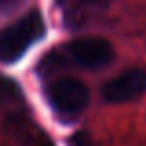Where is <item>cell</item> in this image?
<instances>
[{
  "mask_svg": "<svg viewBox=\"0 0 146 146\" xmlns=\"http://www.w3.org/2000/svg\"><path fill=\"white\" fill-rule=\"evenodd\" d=\"M44 21L37 9L24 13L19 21L9 24L0 32V61L2 63H15L24 52L43 39L44 35Z\"/></svg>",
  "mask_w": 146,
  "mask_h": 146,
  "instance_id": "6da1fadb",
  "label": "cell"
},
{
  "mask_svg": "<svg viewBox=\"0 0 146 146\" xmlns=\"http://www.w3.org/2000/svg\"><path fill=\"white\" fill-rule=\"evenodd\" d=\"M146 93V70L144 68H129L120 76L109 80L102 87V96L109 104H122L139 98Z\"/></svg>",
  "mask_w": 146,
  "mask_h": 146,
  "instance_id": "277c9868",
  "label": "cell"
},
{
  "mask_svg": "<svg viewBox=\"0 0 146 146\" xmlns=\"http://www.w3.org/2000/svg\"><path fill=\"white\" fill-rule=\"evenodd\" d=\"M7 87H9V89H13V87H11V85H9V83H7L4 78H0V98H2L4 94L7 93Z\"/></svg>",
  "mask_w": 146,
  "mask_h": 146,
  "instance_id": "8992f818",
  "label": "cell"
},
{
  "mask_svg": "<svg viewBox=\"0 0 146 146\" xmlns=\"http://www.w3.org/2000/svg\"><path fill=\"white\" fill-rule=\"evenodd\" d=\"M48 102L59 117H74L89 104V89L74 78H61L50 83L46 89Z\"/></svg>",
  "mask_w": 146,
  "mask_h": 146,
  "instance_id": "7a4b0ae2",
  "label": "cell"
},
{
  "mask_svg": "<svg viewBox=\"0 0 146 146\" xmlns=\"http://www.w3.org/2000/svg\"><path fill=\"white\" fill-rule=\"evenodd\" d=\"M39 146H54L52 143H43V144H39Z\"/></svg>",
  "mask_w": 146,
  "mask_h": 146,
  "instance_id": "52a82bcc",
  "label": "cell"
},
{
  "mask_svg": "<svg viewBox=\"0 0 146 146\" xmlns=\"http://www.w3.org/2000/svg\"><path fill=\"white\" fill-rule=\"evenodd\" d=\"M70 146H93V144H91V139L87 137L85 131H80L70 139Z\"/></svg>",
  "mask_w": 146,
  "mask_h": 146,
  "instance_id": "5b68a950",
  "label": "cell"
},
{
  "mask_svg": "<svg viewBox=\"0 0 146 146\" xmlns=\"http://www.w3.org/2000/svg\"><path fill=\"white\" fill-rule=\"evenodd\" d=\"M70 57L85 68H100L111 63L115 52L109 41L102 37H80L67 44Z\"/></svg>",
  "mask_w": 146,
  "mask_h": 146,
  "instance_id": "3957f363",
  "label": "cell"
}]
</instances>
